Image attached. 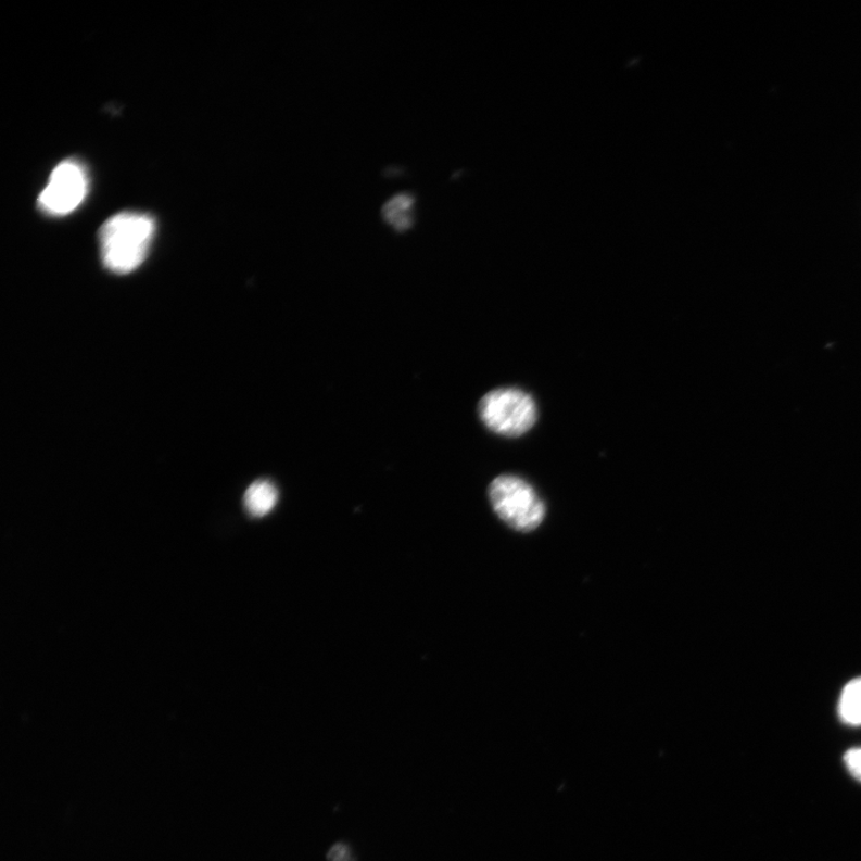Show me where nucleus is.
<instances>
[{"mask_svg": "<svg viewBox=\"0 0 861 861\" xmlns=\"http://www.w3.org/2000/svg\"><path fill=\"white\" fill-rule=\"evenodd\" d=\"M849 773L861 782V748L848 750L844 757Z\"/></svg>", "mask_w": 861, "mask_h": 861, "instance_id": "nucleus-8", "label": "nucleus"}, {"mask_svg": "<svg viewBox=\"0 0 861 861\" xmlns=\"http://www.w3.org/2000/svg\"><path fill=\"white\" fill-rule=\"evenodd\" d=\"M89 192V176L85 165L67 160L56 165L49 183L38 199L39 208L47 216L69 215L85 202Z\"/></svg>", "mask_w": 861, "mask_h": 861, "instance_id": "nucleus-4", "label": "nucleus"}, {"mask_svg": "<svg viewBox=\"0 0 861 861\" xmlns=\"http://www.w3.org/2000/svg\"><path fill=\"white\" fill-rule=\"evenodd\" d=\"M330 861H349L347 851L345 847L337 846L329 856Z\"/></svg>", "mask_w": 861, "mask_h": 861, "instance_id": "nucleus-9", "label": "nucleus"}, {"mask_svg": "<svg viewBox=\"0 0 861 861\" xmlns=\"http://www.w3.org/2000/svg\"><path fill=\"white\" fill-rule=\"evenodd\" d=\"M415 202L416 199L410 193L394 195L383 205V219L391 224L397 231L408 230L411 227L413 220H415V215H413Z\"/></svg>", "mask_w": 861, "mask_h": 861, "instance_id": "nucleus-6", "label": "nucleus"}, {"mask_svg": "<svg viewBox=\"0 0 861 861\" xmlns=\"http://www.w3.org/2000/svg\"><path fill=\"white\" fill-rule=\"evenodd\" d=\"M837 711L844 723L861 725V678L849 682L844 688Z\"/></svg>", "mask_w": 861, "mask_h": 861, "instance_id": "nucleus-7", "label": "nucleus"}, {"mask_svg": "<svg viewBox=\"0 0 861 861\" xmlns=\"http://www.w3.org/2000/svg\"><path fill=\"white\" fill-rule=\"evenodd\" d=\"M479 416L492 432L515 439L534 428L537 407L521 389L499 388L481 398Z\"/></svg>", "mask_w": 861, "mask_h": 861, "instance_id": "nucleus-3", "label": "nucleus"}, {"mask_svg": "<svg viewBox=\"0 0 861 861\" xmlns=\"http://www.w3.org/2000/svg\"><path fill=\"white\" fill-rule=\"evenodd\" d=\"M156 221L138 212H123L105 221L100 229V251L105 268L115 275L134 273L145 262Z\"/></svg>", "mask_w": 861, "mask_h": 861, "instance_id": "nucleus-1", "label": "nucleus"}, {"mask_svg": "<svg viewBox=\"0 0 861 861\" xmlns=\"http://www.w3.org/2000/svg\"><path fill=\"white\" fill-rule=\"evenodd\" d=\"M493 510L518 532H533L545 520L546 506L532 485L515 476L495 478L489 490Z\"/></svg>", "mask_w": 861, "mask_h": 861, "instance_id": "nucleus-2", "label": "nucleus"}, {"mask_svg": "<svg viewBox=\"0 0 861 861\" xmlns=\"http://www.w3.org/2000/svg\"><path fill=\"white\" fill-rule=\"evenodd\" d=\"M278 502V491L273 482L257 480L244 494V507L253 517H264L273 511Z\"/></svg>", "mask_w": 861, "mask_h": 861, "instance_id": "nucleus-5", "label": "nucleus"}]
</instances>
